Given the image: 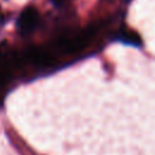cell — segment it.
<instances>
[{"label":"cell","mask_w":155,"mask_h":155,"mask_svg":"<svg viewBox=\"0 0 155 155\" xmlns=\"http://www.w3.org/2000/svg\"><path fill=\"white\" fill-rule=\"evenodd\" d=\"M39 22L40 15L38 10L33 6H28L21 12L17 19V28L22 35H29L38 28Z\"/></svg>","instance_id":"1"},{"label":"cell","mask_w":155,"mask_h":155,"mask_svg":"<svg viewBox=\"0 0 155 155\" xmlns=\"http://www.w3.org/2000/svg\"><path fill=\"white\" fill-rule=\"evenodd\" d=\"M117 40L122 41V42H126V44H130V45H134V46H140V38L133 33V31H130V30H122L119 33V36H117Z\"/></svg>","instance_id":"2"},{"label":"cell","mask_w":155,"mask_h":155,"mask_svg":"<svg viewBox=\"0 0 155 155\" xmlns=\"http://www.w3.org/2000/svg\"><path fill=\"white\" fill-rule=\"evenodd\" d=\"M56 2H61V1H64V0H54Z\"/></svg>","instance_id":"5"},{"label":"cell","mask_w":155,"mask_h":155,"mask_svg":"<svg viewBox=\"0 0 155 155\" xmlns=\"http://www.w3.org/2000/svg\"><path fill=\"white\" fill-rule=\"evenodd\" d=\"M2 21H4V16H2V12L0 11V23H1Z\"/></svg>","instance_id":"4"},{"label":"cell","mask_w":155,"mask_h":155,"mask_svg":"<svg viewBox=\"0 0 155 155\" xmlns=\"http://www.w3.org/2000/svg\"><path fill=\"white\" fill-rule=\"evenodd\" d=\"M10 75L0 70V107L2 105V102L5 99V94L7 91V85L10 81Z\"/></svg>","instance_id":"3"}]
</instances>
